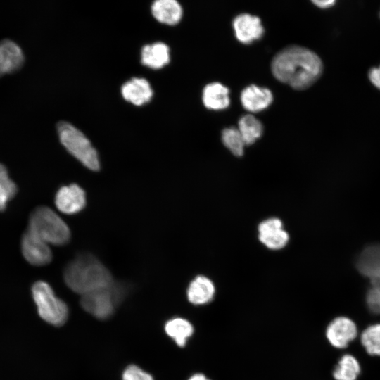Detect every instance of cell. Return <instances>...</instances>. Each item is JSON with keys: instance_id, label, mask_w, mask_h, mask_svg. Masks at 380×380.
<instances>
[{"instance_id": "1", "label": "cell", "mask_w": 380, "mask_h": 380, "mask_svg": "<svg viewBox=\"0 0 380 380\" xmlns=\"http://www.w3.org/2000/svg\"><path fill=\"white\" fill-rule=\"evenodd\" d=\"M271 69L279 81L294 89L303 90L319 78L323 64L312 51L300 46H289L275 55Z\"/></svg>"}, {"instance_id": "2", "label": "cell", "mask_w": 380, "mask_h": 380, "mask_svg": "<svg viewBox=\"0 0 380 380\" xmlns=\"http://www.w3.org/2000/svg\"><path fill=\"white\" fill-rule=\"evenodd\" d=\"M64 280L72 291L82 296L107 288L113 282L106 266L87 253L77 255L68 264L64 270Z\"/></svg>"}, {"instance_id": "3", "label": "cell", "mask_w": 380, "mask_h": 380, "mask_svg": "<svg viewBox=\"0 0 380 380\" xmlns=\"http://www.w3.org/2000/svg\"><path fill=\"white\" fill-rule=\"evenodd\" d=\"M27 231L49 245H64L70 238V229L65 222L46 206L38 207L32 211Z\"/></svg>"}, {"instance_id": "4", "label": "cell", "mask_w": 380, "mask_h": 380, "mask_svg": "<svg viewBox=\"0 0 380 380\" xmlns=\"http://www.w3.org/2000/svg\"><path fill=\"white\" fill-rule=\"evenodd\" d=\"M62 145L83 165L92 171L100 169V161L96 149L87 137L69 122H60L57 125Z\"/></svg>"}, {"instance_id": "5", "label": "cell", "mask_w": 380, "mask_h": 380, "mask_svg": "<svg viewBox=\"0 0 380 380\" xmlns=\"http://www.w3.org/2000/svg\"><path fill=\"white\" fill-rule=\"evenodd\" d=\"M126 286L113 281L108 287L82 296V308L98 319H106L113 312L116 305L125 298Z\"/></svg>"}, {"instance_id": "6", "label": "cell", "mask_w": 380, "mask_h": 380, "mask_svg": "<svg viewBox=\"0 0 380 380\" xmlns=\"http://www.w3.org/2000/svg\"><path fill=\"white\" fill-rule=\"evenodd\" d=\"M32 293L39 315L44 321L55 326H61L65 322L68 316V306L55 295L46 282H35Z\"/></svg>"}, {"instance_id": "7", "label": "cell", "mask_w": 380, "mask_h": 380, "mask_svg": "<svg viewBox=\"0 0 380 380\" xmlns=\"http://www.w3.org/2000/svg\"><path fill=\"white\" fill-rule=\"evenodd\" d=\"M357 334L355 323L350 318L340 316L332 319L327 325L325 336L334 348L341 349L348 346Z\"/></svg>"}, {"instance_id": "8", "label": "cell", "mask_w": 380, "mask_h": 380, "mask_svg": "<svg viewBox=\"0 0 380 380\" xmlns=\"http://www.w3.org/2000/svg\"><path fill=\"white\" fill-rule=\"evenodd\" d=\"M258 231L259 241L271 250L281 249L289 241V234L278 217H270L262 221L258 224Z\"/></svg>"}, {"instance_id": "9", "label": "cell", "mask_w": 380, "mask_h": 380, "mask_svg": "<svg viewBox=\"0 0 380 380\" xmlns=\"http://www.w3.org/2000/svg\"><path fill=\"white\" fill-rule=\"evenodd\" d=\"M355 265L358 272L371 284L380 282V243L365 246L358 253Z\"/></svg>"}, {"instance_id": "10", "label": "cell", "mask_w": 380, "mask_h": 380, "mask_svg": "<svg viewBox=\"0 0 380 380\" xmlns=\"http://www.w3.org/2000/svg\"><path fill=\"white\" fill-rule=\"evenodd\" d=\"M86 194L76 184L61 186L56 192L55 204L62 213L68 215L80 212L86 205Z\"/></svg>"}, {"instance_id": "11", "label": "cell", "mask_w": 380, "mask_h": 380, "mask_svg": "<svg viewBox=\"0 0 380 380\" xmlns=\"http://www.w3.org/2000/svg\"><path fill=\"white\" fill-rule=\"evenodd\" d=\"M21 251L25 259L33 265L42 266L52 260L49 244L27 231L21 239Z\"/></svg>"}, {"instance_id": "12", "label": "cell", "mask_w": 380, "mask_h": 380, "mask_svg": "<svg viewBox=\"0 0 380 380\" xmlns=\"http://www.w3.org/2000/svg\"><path fill=\"white\" fill-rule=\"evenodd\" d=\"M216 295V286L208 277L197 275L189 284L186 296L188 302L195 307H204L212 303Z\"/></svg>"}, {"instance_id": "13", "label": "cell", "mask_w": 380, "mask_h": 380, "mask_svg": "<svg viewBox=\"0 0 380 380\" xmlns=\"http://www.w3.org/2000/svg\"><path fill=\"white\" fill-rule=\"evenodd\" d=\"M232 25L236 39L244 44L260 39L265 32L261 20L249 13L238 15L234 19Z\"/></svg>"}, {"instance_id": "14", "label": "cell", "mask_w": 380, "mask_h": 380, "mask_svg": "<svg viewBox=\"0 0 380 380\" xmlns=\"http://www.w3.org/2000/svg\"><path fill=\"white\" fill-rule=\"evenodd\" d=\"M241 102L248 111L257 113L267 108L273 101L272 91L266 88L251 84L241 93Z\"/></svg>"}, {"instance_id": "15", "label": "cell", "mask_w": 380, "mask_h": 380, "mask_svg": "<svg viewBox=\"0 0 380 380\" xmlns=\"http://www.w3.org/2000/svg\"><path fill=\"white\" fill-rule=\"evenodd\" d=\"M121 94L125 101L141 106L151 101L153 92L148 80L134 77L122 84Z\"/></svg>"}, {"instance_id": "16", "label": "cell", "mask_w": 380, "mask_h": 380, "mask_svg": "<svg viewBox=\"0 0 380 380\" xmlns=\"http://www.w3.org/2000/svg\"><path fill=\"white\" fill-rule=\"evenodd\" d=\"M24 62L20 46L10 39L0 42V76L19 69Z\"/></svg>"}, {"instance_id": "17", "label": "cell", "mask_w": 380, "mask_h": 380, "mask_svg": "<svg viewBox=\"0 0 380 380\" xmlns=\"http://www.w3.org/2000/svg\"><path fill=\"white\" fill-rule=\"evenodd\" d=\"M165 331L179 348H184L188 340L196 332L194 324L188 319L175 317L169 319L165 324Z\"/></svg>"}, {"instance_id": "18", "label": "cell", "mask_w": 380, "mask_h": 380, "mask_svg": "<svg viewBox=\"0 0 380 380\" xmlns=\"http://www.w3.org/2000/svg\"><path fill=\"white\" fill-rule=\"evenodd\" d=\"M202 101L210 110H224L230 104L229 90L220 82L209 83L203 89Z\"/></svg>"}, {"instance_id": "19", "label": "cell", "mask_w": 380, "mask_h": 380, "mask_svg": "<svg viewBox=\"0 0 380 380\" xmlns=\"http://www.w3.org/2000/svg\"><path fill=\"white\" fill-rule=\"evenodd\" d=\"M170 49L163 42H156L144 46L141 51V63L152 69H160L169 63Z\"/></svg>"}, {"instance_id": "20", "label": "cell", "mask_w": 380, "mask_h": 380, "mask_svg": "<svg viewBox=\"0 0 380 380\" xmlns=\"http://www.w3.org/2000/svg\"><path fill=\"white\" fill-rule=\"evenodd\" d=\"M151 13L158 22L175 25L181 20L183 9L175 0H157L151 5Z\"/></svg>"}, {"instance_id": "21", "label": "cell", "mask_w": 380, "mask_h": 380, "mask_svg": "<svg viewBox=\"0 0 380 380\" xmlns=\"http://www.w3.org/2000/svg\"><path fill=\"white\" fill-rule=\"evenodd\" d=\"M238 129L246 146L254 144L262 134L263 127L261 122L255 116L248 114L239 120Z\"/></svg>"}, {"instance_id": "22", "label": "cell", "mask_w": 380, "mask_h": 380, "mask_svg": "<svg viewBox=\"0 0 380 380\" xmlns=\"http://www.w3.org/2000/svg\"><path fill=\"white\" fill-rule=\"evenodd\" d=\"M360 370L358 360L350 354H345L338 360L332 374L335 380H357Z\"/></svg>"}, {"instance_id": "23", "label": "cell", "mask_w": 380, "mask_h": 380, "mask_svg": "<svg viewBox=\"0 0 380 380\" xmlns=\"http://www.w3.org/2000/svg\"><path fill=\"white\" fill-rule=\"evenodd\" d=\"M360 341L368 354L380 356V323L367 327L362 332Z\"/></svg>"}, {"instance_id": "24", "label": "cell", "mask_w": 380, "mask_h": 380, "mask_svg": "<svg viewBox=\"0 0 380 380\" xmlns=\"http://www.w3.org/2000/svg\"><path fill=\"white\" fill-rule=\"evenodd\" d=\"M222 141L233 155L238 157L243 156L246 144L238 128L232 127L224 129Z\"/></svg>"}, {"instance_id": "25", "label": "cell", "mask_w": 380, "mask_h": 380, "mask_svg": "<svg viewBox=\"0 0 380 380\" xmlns=\"http://www.w3.org/2000/svg\"><path fill=\"white\" fill-rule=\"evenodd\" d=\"M17 192L14 182L9 177L6 168L0 163V211H3L7 203Z\"/></svg>"}, {"instance_id": "26", "label": "cell", "mask_w": 380, "mask_h": 380, "mask_svg": "<svg viewBox=\"0 0 380 380\" xmlns=\"http://www.w3.org/2000/svg\"><path fill=\"white\" fill-rule=\"evenodd\" d=\"M366 303L371 312L380 314V282L371 284L366 294Z\"/></svg>"}, {"instance_id": "27", "label": "cell", "mask_w": 380, "mask_h": 380, "mask_svg": "<svg viewBox=\"0 0 380 380\" xmlns=\"http://www.w3.org/2000/svg\"><path fill=\"white\" fill-rule=\"evenodd\" d=\"M122 380H153V377L136 365L127 367L122 374Z\"/></svg>"}, {"instance_id": "28", "label": "cell", "mask_w": 380, "mask_h": 380, "mask_svg": "<svg viewBox=\"0 0 380 380\" xmlns=\"http://www.w3.org/2000/svg\"><path fill=\"white\" fill-rule=\"evenodd\" d=\"M369 78L373 85L380 90V66L369 70Z\"/></svg>"}, {"instance_id": "29", "label": "cell", "mask_w": 380, "mask_h": 380, "mask_svg": "<svg viewBox=\"0 0 380 380\" xmlns=\"http://www.w3.org/2000/svg\"><path fill=\"white\" fill-rule=\"evenodd\" d=\"M312 2L316 6L322 9L330 8L336 4V1L333 0H324V1L316 0V1H312Z\"/></svg>"}, {"instance_id": "30", "label": "cell", "mask_w": 380, "mask_h": 380, "mask_svg": "<svg viewBox=\"0 0 380 380\" xmlns=\"http://www.w3.org/2000/svg\"><path fill=\"white\" fill-rule=\"evenodd\" d=\"M187 380H213L207 374L201 372H196L192 373Z\"/></svg>"}]
</instances>
